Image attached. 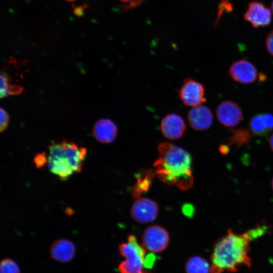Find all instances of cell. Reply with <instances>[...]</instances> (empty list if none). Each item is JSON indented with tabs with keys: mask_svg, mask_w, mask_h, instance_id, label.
I'll list each match as a JSON object with an SVG mask.
<instances>
[{
	"mask_svg": "<svg viewBox=\"0 0 273 273\" xmlns=\"http://www.w3.org/2000/svg\"><path fill=\"white\" fill-rule=\"evenodd\" d=\"M269 146H270L271 150L273 151V133L271 135L269 138Z\"/></svg>",
	"mask_w": 273,
	"mask_h": 273,
	"instance_id": "obj_25",
	"label": "cell"
},
{
	"mask_svg": "<svg viewBox=\"0 0 273 273\" xmlns=\"http://www.w3.org/2000/svg\"><path fill=\"white\" fill-rule=\"evenodd\" d=\"M265 120L268 128L270 131L273 129V115L269 113L264 114Z\"/></svg>",
	"mask_w": 273,
	"mask_h": 273,
	"instance_id": "obj_23",
	"label": "cell"
},
{
	"mask_svg": "<svg viewBox=\"0 0 273 273\" xmlns=\"http://www.w3.org/2000/svg\"><path fill=\"white\" fill-rule=\"evenodd\" d=\"M228 72L235 81L243 84L254 82L257 75V70L253 64L243 59L233 62Z\"/></svg>",
	"mask_w": 273,
	"mask_h": 273,
	"instance_id": "obj_10",
	"label": "cell"
},
{
	"mask_svg": "<svg viewBox=\"0 0 273 273\" xmlns=\"http://www.w3.org/2000/svg\"><path fill=\"white\" fill-rule=\"evenodd\" d=\"M249 127L253 134L260 136L265 135L270 131L267 127L264 114L254 115L250 121Z\"/></svg>",
	"mask_w": 273,
	"mask_h": 273,
	"instance_id": "obj_16",
	"label": "cell"
},
{
	"mask_svg": "<svg viewBox=\"0 0 273 273\" xmlns=\"http://www.w3.org/2000/svg\"><path fill=\"white\" fill-rule=\"evenodd\" d=\"M50 254L52 258L61 262L71 261L75 254V247L72 241L60 239L55 241L51 246Z\"/></svg>",
	"mask_w": 273,
	"mask_h": 273,
	"instance_id": "obj_13",
	"label": "cell"
},
{
	"mask_svg": "<svg viewBox=\"0 0 273 273\" xmlns=\"http://www.w3.org/2000/svg\"><path fill=\"white\" fill-rule=\"evenodd\" d=\"M167 231L159 225H152L146 229L142 236L143 246L149 251L157 253L164 250L169 243Z\"/></svg>",
	"mask_w": 273,
	"mask_h": 273,
	"instance_id": "obj_5",
	"label": "cell"
},
{
	"mask_svg": "<svg viewBox=\"0 0 273 273\" xmlns=\"http://www.w3.org/2000/svg\"><path fill=\"white\" fill-rule=\"evenodd\" d=\"M65 1H68V2H74L76 0H65Z\"/></svg>",
	"mask_w": 273,
	"mask_h": 273,
	"instance_id": "obj_29",
	"label": "cell"
},
{
	"mask_svg": "<svg viewBox=\"0 0 273 273\" xmlns=\"http://www.w3.org/2000/svg\"><path fill=\"white\" fill-rule=\"evenodd\" d=\"M232 131L233 133L229 138V143L231 145H235L237 148L247 144L253 135L250 129H238L233 130Z\"/></svg>",
	"mask_w": 273,
	"mask_h": 273,
	"instance_id": "obj_17",
	"label": "cell"
},
{
	"mask_svg": "<svg viewBox=\"0 0 273 273\" xmlns=\"http://www.w3.org/2000/svg\"><path fill=\"white\" fill-rule=\"evenodd\" d=\"M271 187H272V189L273 190V178H272V179L271 180Z\"/></svg>",
	"mask_w": 273,
	"mask_h": 273,
	"instance_id": "obj_28",
	"label": "cell"
},
{
	"mask_svg": "<svg viewBox=\"0 0 273 273\" xmlns=\"http://www.w3.org/2000/svg\"><path fill=\"white\" fill-rule=\"evenodd\" d=\"M33 161L37 168H41L48 163V157L44 152L37 153L34 157Z\"/></svg>",
	"mask_w": 273,
	"mask_h": 273,
	"instance_id": "obj_20",
	"label": "cell"
},
{
	"mask_svg": "<svg viewBox=\"0 0 273 273\" xmlns=\"http://www.w3.org/2000/svg\"><path fill=\"white\" fill-rule=\"evenodd\" d=\"M160 129L163 135L170 140L181 138L186 130V124L183 118L175 113L165 116L160 123Z\"/></svg>",
	"mask_w": 273,
	"mask_h": 273,
	"instance_id": "obj_11",
	"label": "cell"
},
{
	"mask_svg": "<svg viewBox=\"0 0 273 273\" xmlns=\"http://www.w3.org/2000/svg\"><path fill=\"white\" fill-rule=\"evenodd\" d=\"M188 119L190 126L197 130L208 129L213 122V115L204 106L193 107L189 112Z\"/></svg>",
	"mask_w": 273,
	"mask_h": 273,
	"instance_id": "obj_12",
	"label": "cell"
},
{
	"mask_svg": "<svg viewBox=\"0 0 273 273\" xmlns=\"http://www.w3.org/2000/svg\"><path fill=\"white\" fill-rule=\"evenodd\" d=\"M117 134V127L110 119L98 121L93 128V135L99 142L109 144L114 141Z\"/></svg>",
	"mask_w": 273,
	"mask_h": 273,
	"instance_id": "obj_14",
	"label": "cell"
},
{
	"mask_svg": "<svg viewBox=\"0 0 273 273\" xmlns=\"http://www.w3.org/2000/svg\"><path fill=\"white\" fill-rule=\"evenodd\" d=\"M187 273H209L210 267L208 262L199 256H193L187 261L186 265Z\"/></svg>",
	"mask_w": 273,
	"mask_h": 273,
	"instance_id": "obj_15",
	"label": "cell"
},
{
	"mask_svg": "<svg viewBox=\"0 0 273 273\" xmlns=\"http://www.w3.org/2000/svg\"><path fill=\"white\" fill-rule=\"evenodd\" d=\"M158 210V206L156 202L147 198H141L133 204L130 214L132 218L137 222L147 223L156 219Z\"/></svg>",
	"mask_w": 273,
	"mask_h": 273,
	"instance_id": "obj_7",
	"label": "cell"
},
{
	"mask_svg": "<svg viewBox=\"0 0 273 273\" xmlns=\"http://www.w3.org/2000/svg\"><path fill=\"white\" fill-rule=\"evenodd\" d=\"M119 249L126 258L119 266L121 273H146L144 270L146 250L138 243L134 235H129L127 242L121 244Z\"/></svg>",
	"mask_w": 273,
	"mask_h": 273,
	"instance_id": "obj_4",
	"label": "cell"
},
{
	"mask_svg": "<svg viewBox=\"0 0 273 273\" xmlns=\"http://www.w3.org/2000/svg\"><path fill=\"white\" fill-rule=\"evenodd\" d=\"M178 94L185 105L193 107L201 106L206 100L203 85L188 77L185 79Z\"/></svg>",
	"mask_w": 273,
	"mask_h": 273,
	"instance_id": "obj_6",
	"label": "cell"
},
{
	"mask_svg": "<svg viewBox=\"0 0 273 273\" xmlns=\"http://www.w3.org/2000/svg\"><path fill=\"white\" fill-rule=\"evenodd\" d=\"M265 44L268 52L273 56V30L267 35Z\"/></svg>",
	"mask_w": 273,
	"mask_h": 273,
	"instance_id": "obj_22",
	"label": "cell"
},
{
	"mask_svg": "<svg viewBox=\"0 0 273 273\" xmlns=\"http://www.w3.org/2000/svg\"><path fill=\"white\" fill-rule=\"evenodd\" d=\"M120 1H122L123 2L127 3V2H131V1H134V0H120Z\"/></svg>",
	"mask_w": 273,
	"mask_h": 273,
	"instance_id": "obj_26",
	"label": "cell"
},
{
	"mask_svg": "<svg viewBox=\"0 0 273 273\" xmlns=\"http://www.w3.org/2000/svg\"><path fill=\"white\" fill-rule=\"evenodd\" d=\"M262 235L259 227L242 234H237L229 230L226 235L216 242L211 256V273H221L223 271H236L238 267L245 264L251 265L248 255L250 241Z\"/></svg>",
	"mask_w": 273,
	"mask_h": 273,
	"instance_id": "obj_1",
	"label": "cell"
},
{
	"mask_svg": "<svg viewBox=\"0 0 273 273\" xmlns=\"http://www.w3.org/2000/svg\"><path fill=\"white\" fill-rule=\"evenodd\" d=\"M86 154L85 148L73 142H52L49 146L48 167L53 174L65 181L81 172Z\"/></svg>",
	"mask_w": 273,
	"mask_h": 273,
	"instance_id": "obj_3",
	"label": "cell"
},
{
	"mask_svg": "<svg viewBox=\"0 0 273 273\" xmlns=\"http://www.w3.org/2000/svg\"><path fill=\"white\" fill-rule=\"evenodd\" d=\"M219 150L221 154L226 155L229 153L230 149L227 145H221L219 148Z\"/></svg>",
	"mask_w": 273,
	"mask_h": 273,
	"instance_id": "obj_24",
	"label": "cell"
},
{
	"mask_svg": "<svg viewBox=\"0 0 273 273\" xmlns=\"http://www.w3.org/2000/svg\"><path fill=\"white\" fill-rule=\"evenodd\" d=\"M22 88L13 85L9 83L8 78L5 74L1 75V98L6 97L10 95L20 93Z\"/></svg>",
	"mask_w": 273,
	"mask_h": 273,
	"instance_id": "obj_18",
	"label": "cell"
},
{
	"mask_svg": "<svg viewBox=\"0 0 273 273\" xmlns=\"http://www.w3.org/2000/svg\"><path fill=\"white\" fill-rule=\"evenodd\" d=\"M271 10L262 3L253 1L249 3L244 19L254 28L266 27L271 21Z\"/></svg>",
	"mask_w": 273,
	"mask_h": 273,
	"instance_id": "obj_9",
	"label": "cell"
},
{
	"mask_svg": "<svg viewBox=\"0 0 273 273\" xmlns=\"http://www.w3.org/2000/svg\"><path fill=\"white\" fill-rule=\"evenodd\" d=\"M216 116L223 126L232 127L237 125L243 119V112L240 106L231 101L219 104L216 109Z\"/></svg>",
	"mask_w": 273,
	"mask_h": 273,
	"instance_id": "obj_8",
	"label": "cell"
},
{
	"mask_svg": "<svg viewBox=\"0 0 273 273\" xmlns=\"http://www.w3.org/2000/svg\"><path fill=\"white\" fill-rule=\"evenodd\" d=\"M17 263L10 258H5L1 262L0 273H20Z\"/></svg>",
	"mask_w": 273,
	"mask_h": 273,
	"instance_id": "obj_19",
	"label": "cell"
},
{
	"mask_svg": "<svg viewBox=\"0 0 273 273\" xmlns=\"http://www.w3.org/2000/svg\"><path fill=\"white\" fill-rule=\"evenodd\" d=\"M158 158L153 166L159 178L169 185H175L181 190L192 187L194 179L192 158L183 148L171 143L163 142L158 146Z\"/></svg>",
	"mask_w": 273,
	"mask_h": 273,
	"instance_id": "obj_2",
	"label": "cell"
},
{
	"mask_svg": "<svg viewBox=\"0 0 273 273\" xmlns=\"http://www.w3.org/2000/svg\"><path fill=\"white\" fill-rule=\"evenodd\" d=\"M271 12L273 13V1H272L271 4Z\"/></svg>",
	"mask_w": 273,
	"mask_h": 273,
	"instance_id": "obj_27",
	"label": "cell"
},
{
	"mask_svg": "<svg viewBox=\"0 0 273 273\" xmlns=\"http://www.w3.org/2000/svg\"><path fill=\"white\" fill-rule=\"evenodd\" d=\"M1 123L0 130L2 132L4 130L8 124L9 116L7 112L3 108H1Z\"/></svg>",
	"mask_w": 273,
	"mask_h": 273,
	"instance_id": "obj_21",
	"label": "cell"
}]
</instances>
